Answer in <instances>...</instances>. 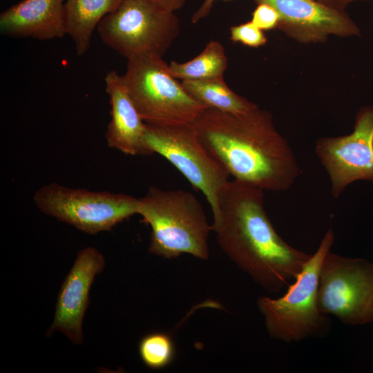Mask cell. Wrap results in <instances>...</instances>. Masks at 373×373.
Masks as SVG:
<instances>
[{
    "label": "cell",
    "mask_w": 373,
    "mask_h": 373,
    "mask_svg": "<svg viewBox=\"0 0 373 373\" xmlns=\"http://www.w3.org/2000/svg\"><path fill=\"white\" fill-rule=\"evenodd\" d=\"M321 3L326 5L329 7L345 10V8L352 3L358 1H370V0H314Z\"/></svg>",
    "instance_id": "cell-23"
},
{
    "label": "cell",
    "mask_w": 373,
    "mask_h": 373,
    "mask_svg": "<svg viewBox=\"0 0 373 373\" xmlns=\"http://www.w3.org/2000/svg\"><path fill=\"white\" fill-rule=\"evenodd\" d=\"M104 265L103 255L95 247H88L79 251L59 291L55 317L47 336L61 332L74 344L82 343V322L90 290L95 277Z\"/></svg>",
    "instance_id": "cell-12"
},
{
    "label": "cell",
    "mask_w": 373,
    "mask_h": 373,
    "mask_svg": "<svg viewBox=\"0 0 373 373\" xmlns=\"http://www.w3.org/2000/svg\"><path fill=\"white\" fill-rule=\"evenodd\" d=\"M144 141L149 155H162L204 195L214 219L220 193L229 175L206 150L193 124L146 123Z\"/></svg>",
    "instance_id": "cell-8"
},
{
    "label": "cell",
    "mask_w": 373,
    "mask_h": 373,
    "mask_svg": "<svg viewBox=\"0 0 373 373\" xmlns=\"http://www.w3.org/2000/svg\"><path fill=\"white\" fill-rule=\"evenodd\" d=\"M162 9L175 12L181 9L187 0H144Z\"/></svg>",
    "instance_id": "cell-22"
},
{
    "label": "cell",
    "mask_w": 373,
    "mask_h": 373,
    "mask_svg": "<svg viewBox=\"0 0 373 373\" xmlns=\"http://www.w3.org/2000/svg\"><path fill=\"white\" fill-rule=\"evenodd\" d=\"M218 0H203L201 5L196 10L191 17V21L195 24L205 19L210 13L215 2ZM222 1H231V0H222Z\"/></svg>",
    "instance_id": "cell-21"
},
{
    "label": "cell",
    "mask_w": 373,
    "mask_h": 373,
    "mask_svg": "<svg viewBox=\"0 0 373 373\" xmlns=\"http://www.w3.org/2000/svg\"><path fill=\"white\" fill-rule=\"evenodd\" d=\"M334 240L330 227L286 294L278 298H258L257 307L271 338L290 343L322 337L329 332L328 316L318 307V285L321 264Z\"/></svg>",
    "instance_id": "cell-4"
},
{
    "label": "cell",
    "mask_w": 373,
    "mask_h": 373,
    "mask_svg": "<svg viewBox=\"0 0 373 373\" xmlns=\"http://www.w3.org/2000/svg\"><path fill=\"white\" fill-rule=\"evenodd\" d=\"M267 3L278 12L277 29L302 44L327 41L331 35H358L360 28L345 10L335 9L314 0H253Z\"/></svg>",
    "instance_id": "cell-11"
},
{
    "label": "cell",
    "mask_w": 373,
    "mask_h": 373,
    "mask_svg": "<svg viewBox=\"0 0 373 373\" xmlns=\"http://www.w3.org/2000/svg\"><path fill=\"white\" fill-rule=\"evenodd\" d=\"M97 29L102 41L127 61L144 55L162 57L180 32L174 12L144 0H123Z\"/></svg>",
    "instance_id": "cell-6"
},
{
    "label": "cell",
    "mask_w": 373,
    "mask_h": 373,
    "mask_svg": "<svg viewBox=\"0 0 373 373\" xmlns=\"http://www.w3.org/2000/svg\"><path fill=\"white\" fill-rule=\"evenodd\" d=\"M223 252L261 287L278 293L294 280L310 258L276 231L264 207V191L229 180L211 225Z\"/></svg>",
    "instance_id": "cell-2"
},
{
    "label": "cell",
    "mask_w": 373,
    "mask_h": 373,
    "mask_svg": "<svg viewBox=\"0 0 373 373\" xmlns=\"http://www.w3.org/2000/svg\"><path fill=\"white\" fill-rule=\"evenodd\" d=\"M64 0H22L0 15V32L7 37L39 41L66 35Z\"/></svg>",
    "instance_id": "cell-14"
},
{
    "label": "cell",
    "mask_w": 373,
    "mask_h": 373,
    "mask_svg": "<svg viewBox=\"0 0 373 373\" xmlns=\"http://www.w3.org/2000/svg\"><path fill=\"white\" fill-rule=\"evenodd\" d=\"M191 124L206 150L233 180L280 192L300 174L271 114L258 106L238 114L205 108Z\"/></svg>",
    "instance_id": "cell-1"
},
{
    "label": "cell",
    "mask_w": 373,
    "mask_h": 373,
    "mask_svg": "<svg viewBox=\"0 0 373 373\" xmlns=\"http://www.w3.org/2000/svg\"><path fill=\"white\" fill-rule=\"evenodd\" d=\"M230 39L234 43H240L251 48L260 47L267 41L263 30L251 21L231 26Z\"/></svg>",
    "instance_id": "cell-19"
},
{
    "label": "cell",
    "mask_w": 373,
    "mask_h": 373,
    "mask_svg": "<svg viewBox=\"0 0 373 373\" xmlns=\"http://www.w3.org/2000/svg\"><path fill=\"white\" fill-rule=\"evenodd\" d=\"M34 204L46 215L79 231L96 234L137 214L140 200L123 193L93 191L52 182L34 193Z\"/></svg>",
    "instance_id": "cell-7"
},
{
    "label": "cell",
    "mask_w": 373,
    "mask_h": 373,
    "mask_svg": "<svg viewBox=\"0 0 373 373\" xmlns=\"http://www.w3.org/2000/svg\"><path fill=\"white\" fill-rule=\"evenodd\" d=\"M314 150L327 172L334 198L355 181L373 182V106L359 110L351 133L318 138Z\"/></svg>",
    "instance_id": "cell-10"
},
{
    "label": "cell",
    "mask_w": 373,
    "mask_h": 373,
    "mask_svg": "<svg viewBox=\"0 0 373 373\" xmlns=\"http://www.w3.org/2000/svg\"><path fill=\"white\" fill-rule=\"evenodd\" d=\"M143 363L153 370H160L171 363L175 357V345L166 333L153 332L144 336L138 346Z\"/></svg>",
    "instance_id": "cell-18"
},
{
    "label": "cell",
    "mask_w": 373,
    "mask_h": 373,
    "mask_svg": "<svg viewBox=\"0 0 373 373\" xmlns=\"http://www.w3.org/2000/svg\"><path fill=\"white\" fill-rule=\"evenodd\" d=\"M122 81L144 122L191 123L207 108L193 99L162 57L144 55L127 61Z\"/></svg>",
    "instance_id": "cell-5"
},
{
    "label": "cell",
    "mask_w": 373,
    "mask_h": 373,
    "mask_svg": "<svg viewBox=\"0 0 373 373\" xmlns=\"http://www.w3.org/2000/svg\"><path fill=\"white\" fill-rule=\"evenodd\" d=\"M227 64L223 45L218 41L211 40L191 60L182 63L172 61L169 70L175 78L181 81L224 79Z\"/></svg>",
    "instance_id": "cell-17"
},
{
    "label": "cell",
    "mask_w": 373,
    "mask_h": 373,
    "mask_svg": "<svg viewBox=\"0 0 373 373\" xmlns=\"http://www.w3.org/2000/svg\"><path fill=\"white\" fill-rule=\"evenodd\" d=\"M105 89L111 105V120L105 139L107 145L129 155H149L145 144L146 122L137 110L116 70L107 73Z\"/></svg>",
    "instance_id": "cell-13"
},
{
    "label": "cell",
    "mask_w": 373,
    "mask_h": 373,
    "mask_svg": "<svg viewBox=\"0 0 373 373\" xmlns=\"http://www.w3.org/2000/svg\"><path fill=\"white\" fill-rule=\"evenodd\" d=\"M140 200L137 214L151 229L149 246L151 254L167 259L182 254L208 259L212 226L194 194L151 186Z\"/></svg>",
    "instance_id": "cell-3"
},
{
    "label": "cell",
    "mask_w": 373,
    "mask_h": 373,
    "mask_svg": "<svg viewBox=\"0 0 373 373\" xmlns=\"http://www.w3.org/2000/svg\"><path fill=\"white\" fill-rule=\"evenodd\" d=\"M318 305L347 325L373 322V262L329 250L320 269Z\"/></svg>",
    "instance_id": "cell-9"
},
{
    "label": "cell",
    "mask_w": 373,
    "mask_h": 373,
    "mask_svg": "<svg viewBox=\"0 0 373 373\" xmlns=\"http://www.w3.org/2000/svg\"><path fill=\"white\" fill-rule=\"evenodd\" d=\"M181 84L193 99L207 108L238 114L258 106L232 90L224 79L183 80Z\"/></svg>",
    "instance_id": "cell-16"
},
{
    "label": "cell",
    "mask_w": 373,
    "mask_h": 373,
    "mask_svg": "<svg viewBox=\"0 0 373 373\" xmlns=\"http://www.w3.org/2000/svg\"><path fill=\"white\" fill-rule=\"evenodd\" d=\"M123 0H66L64 15L66 35L72 39L76 54L85 55L93 32L102 19L115 11Z\"/></svg>",
    "instance_id": "cell-15"
},
{
    "label": "cell",
    "mask_w": 373,
    "mask_h": 373,
    "mask_svg": "<svg viewBox=\"0 0 373 373\" xmlns=\"http://www.w3.org/2000/svg\"><path fill=\"white\" fill-rule=\"evenodd\" d=\"M280 20L278 11L271 5L257 4L251 14V21L263 31L277 28Z\"/></svg>",
    "instance_id": "cell-20"
}]
</instances>
